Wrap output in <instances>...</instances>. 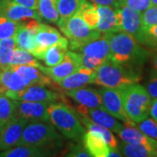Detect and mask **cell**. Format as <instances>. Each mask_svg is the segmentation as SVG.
<instances>
[{"instance_id":"30","label":"cell","mask_w":157,"mask_h":157,"mask_svg":"<svg viewBox=\"0 0 157 157\" xmlns=\"http://www.w3.org/2000/svg\"><path fill=\"white\" fill-rule=\"evenodd\" d=\"M78 14L82 17V19L90 28L96 30L99 24V20H100V16H99L98 8H97L96 4L89 3L86 0V2L83 4V6H81Z\"/></svg>"},{"instance_id":"12","label":"cell","mask_w":157,"mask_h":157,"mask_svg":"<svg viewBox=\"0 0 157 157\" xmlns=\"http://www.w3.org/2000/svg\"><path fill=\"white\" fill-rule=\"evenodd\" d=\"M75 111L80 116L86 117L93 122L109 129L116 134L123 127V125L118 121V119L113 117L103 108H90L78 105L75 107Z\"/></svg>"},{"instance_id":"21","label":"cell","mask_w":157,"mask_h":157,"mask_svg":"<svg viewBox=\"0 0 157 157\" xmlns=\"http://www.w3.org/2000/svg\"><path fill=\"white\" fill-rule=\"evenodd\" d=\"M100 20L96 30L101 33H107L120 31V21L118 9L111 6L97 5Z\"/></svg>"},{"instance_id":"1","label":"cell","mask_w":157,"mask_h":157,"mask_svg":"<svg viewBox=\"0 0 157 157\" xmlns=\"http://www.w3.org/2000/svg\"><path fill=\"white\" fill-rule=\"evenodd\" d=\"M110 45V59L129 67L143 65L150 52L130 34L122 31L104 33Z\"/></svg>"},{"instance_id":"33","label":"cell","mask_w":157,"mask_h":157,"mask_svg":"<svg viewBox=\"0 0 157 157\" xmlns=\"http://www.w3.org/2000/svg\"><path fill=\"white\" fill-rule=\"evenodd\" d=\"M17 47L14 37L0 39V69L10 65L11 55Z\"/></svg>"},{"instance_id":"22","label":"cell","mask_w":157,"mask_h":157,"mask_svg":"<svg viewBox=\"0 0 157 157\" xmlns=\"http://www.w3.org/2000/svg\"><path fill=\"white\" fill-rule=\"evenodd\" d=\"M117 134L121 138V140L124 142L132 143V144H140L151 147L153 149H155L157 147V140L151 139L146 135H144L135 126V124L134 125L126 124V126H123L122 128Z\"/></svg>"},{"instance_id":"39","label":"cell","mask_w":157,"mask_h":157,"mask_svg":"<svg viewBox=\"0 0 157 157\" xmlns=\"http://www.w3.org/2000/svg\"><path fill=\"white\" fill-rule=\"evenodd\" d=\"M141 20L143 26L157 25V6H151L141 12Z\"/></svg>"},{"instance_id":"29","label":"cell","mask_w":157,"mask_h":157,"mask_svg":"<svg viewBox=\"0 0 157 157\" xmlns=\"http://www.w3.org/2000/svg\"><path fill=\"white\" fill-rule=\"evenodd\" d=\"M79 115V114H78ZM80 121L81 123L83 124V126H85L87 130H93V131H96L97 133H99L100 135L103 136V138L105 139L107 144L109 147V149H115L118 148V142L115 136L113 135L111 130L106 128L102 126H100L98 124L93 122L92 121H90L89 119H87L86 117L84 116H80Z\"/></svg>"},{"instance_id":"49","label":"cell","mask_w":157,"mask_h":157,"mask_svg":"<svg viewBox=\"0 0 157 157\" xmlns=\"http://www.w3.org/2000/svg\"><path fill=\"white\" fill-rule=\"evenodd\" d=\"M154 156L157 157V147L155 149V151H154Z\"/></svg>"},{"instance_id":"35","label":"cell","mask_w":157,"mask_h":157,"mask_svg":"<svg viewBox=\"0 0 157 157\" xmlns=\"http://www.w3.org/2000/svg\"><path fill=\"white\" fill-rule=\"evenodd\" d=\"M141 45H146L149 48L157 47V25L143 26V34Z\"/></svg>"},{"instance_id":"27","label":"cell","mask_w":157,"mask_h":157,"mask_svg":"<svg viewBox=\"0 0 157 157\" xmlns=\"http://www.w3.org/2000/svg\"><path fill=\"white\" fill-rule=\"evenodd\" d=\"M41 20L57 24L59 14L57 8V0H39L38 9Z\"/></svg>"},{"instance_id":"43","label":"cell","mask_w":157,"mask_h":157,"mask_svg":"<svg viewBox=\"0 0 157 157\" xmlns=\"http://www.w3.org/2000/svg\"><path fill=\"white\" fill-rule=\"evenodd\" d=\"M11 1L13 2V3L18 4V5H21V6L34 9V10L38 9L39 0H11Z\"/></svg>"},{"instance_id":"4","label":"cell","mask_w":157,"mask_h":157,"mask_svg":"<svg viewBox=\"0 0 157 157\" xmlns=\"http://www.w3.org/2000/svg\"><path fill=\"white\" fill-rule=\"evenodd\" d=\"M121 92L124 111L133 123H139L148 117L152 99L145 86L136 83L121 87Z\"/></svg>"},{"instance_id":"44","label":"cell","mask_w":157,"mask_h":157,"mask_svg":"<svg viewBox=\"0 0 157 157\" xmlns=\"http://www.w3.org/2000/svg\"><path fill=\"white\" fill-rule=\"evenodd\" d=\"M149 115L152 119L157 121V98L152 99L150 108H149Z\"/></svg>"},{"instance_id":"15","label":"cell","mask_w":157,"mask_h":157,"mask_svg":"<svg viewBox=\"0 0 157 157\" xmlns=\"http://www.w3.org/2000/svg\"><path fill=\"white\" fill-rule=\"evenodd\" d=\"M67 39V38L63 37L56 28L41 23L35 36L37 49L33 53V56L39 59H41L44 52L47 48L57 45Z\"/></svg>"},{"instance_id":"2","label":"cell","mask_w":157,"mask_h":157,"mask_svg":"<svg viewBox=\"0 0 157 157\" xmlns=\"http://www.w3.org/2000/svg\"><path fill=\"white\" fill-rule=\"evenodd\" d=\"M141 75L137 69L121 65L108 59L96 70L94 84L108 88H121L139 83Z\"/></svg>"},{"instance_id":"28","label":"cell","mask_w":157,"mask_h":157,"mask_svg":"<svg viewBox=\"0 0 157 157\" xmlns=\"http://www.w3.org/2000/svg\"><path fill=\"white\" fill-rule=\"evenodd\" d=\"M118 149L122 156L127 157H153L155 151V149L144 145L127 143L124 141L118 144Z\"/></svg>"},{"instance_id":"37","label":"cell","mask_w":157,"mask_h":157,"mask_svg":"<svg viewBox=\"0 0 157 157\" xmlns=\"http://www.w3.org/2000/svg\"><path fill=\"white\" fill-rule=\"evenodd\" d=\"M79 57H80L81 67L87 68L90 70H94V71H96L104 62L107 60V59H102L94 58V57L86 56V55L81 54V53H79Z\"/></svg>"},{"instance_id":"50","label":"cell","mask_w":157,"mask_h":157,"mask_svg":"<svg viewBox=\"0 0 157 157\" xmlns=\"http://www.w3.org/2000/svg\"><path fill=\"white\" fill-rule=\"evenodd\" d=\"M1 128H2V125L0 124V130H1Z\"/></svg>"},{"instance_id":"5","label":"cell","mask_w":157,"mask_h":157,"mask_svg":"<svg viewBox=\"0 0 157 157\" xmlns=\"http://www.w3.org/2000/svg\"><path fill=\"white\" fill-rule=\"evenodd\" d=\"M11 66V73L8 81L7 92L20 91L34 85L50 86L52 88L59 90L56 82L43 73L39 68L25 65Z\"/></svg>"},{"instance_id":"18","label":"cell","mask_w":157,"mask_h":157,"mask_svg":"<svg viewBox=\"0 0 157 157\" xmlns=\"http://www.w3.org/2000/svg\"><path fill=\"white\" fill-rule=\"evenodd\" d=\"M66 95L76 101L78 105L90 108H103L102 100L98 90L91 87H79L66 92ZM104 109V108H103Z\"/></svg>"},{"instance_id":"13","label":"cell","mask_w":157,"mask_h":157,"mask_svg":"<svg viewBox=\"0 0 157 157\" xmlns=\"http://www.w3.org/2000/svg\"><path fill=\"white\" fill-rule=\"evenodd\" d=\"M28 122L27 120L16 116L3 125L0 130V150H6L17 146L23 130Z\"/></svg>"},{"instance_id":"40","label":"cell","mask_w":157,"mask_h":157,"mask_svg":"<svg viewBox=\"0 0 157 157\" xmlns=\"http://www.w3.org/2000/svg\"><path fill=\"white\" fill-rule=\"evenodd\" d=\"M67 156L69 157H92L89 152L86 150L84 145L82 144H74L70 147Z\"/></svg>"},{"instance_id":"7","label":"cell","mask_w":157,"mask_h":157,"mask_svg":"<svg viewBox=\"0 0 157 157\" xmlns=\"http://www.w3.org/2000/svg\"><path fill=\"white\" fill-rule=\"evenodd\" d=\"M61 136L50 122L29 121L23 130L18 145L46 147L59 143Z\"/></svg>"},{"instance_id":"10","label":"cell","mask_w":157,"mask_h":157,"mask_svg":"<svg viewBox=\"0 0 157 157\" xmlns=\"http://www.w3.org/2000/svg\"><path fill=\"white\" fill-rule=\"evenodd\" d=\"M120 21V31L132 35L140 45L142 41L143 25L141 20V12L126 6L118 8Z\"/></svg>"},{"instance_id":"36","label":"cell","mask_w":157,"mask_h":157,"mask_svg":"<svg viewBox=\"0 0 157 157\" xmlns=\"http://www.w3.org/2000/svg\"><path fill=\"white\" fill-rule=\"evenodd\" d=\"M135 126L149 138L157 140V121L152 118L147 117Z\"/></svg>"},{"instance_id":"9","label":"cell","mask_w":157,"mask_h":157,"mask_svg":"<svg viewBox=\"0 0 157 157\" xmlns=\"http://www.w3.org/2000/svg\"><path fill=\"white\" fill-rule=\"evenodd\" d=\"M98 92L101 96L104 110L118 120L122 121L125 124H135L128 118L124 111L121 88H108L101 86V88L98 89Z\"/></svg>"},{"instance_id":"17","label":"cell","mask_w":157,"mask_h":157,"mask_svg":"<svg viewBox=\"0 0 157 157\" xmlns=\"http://www.w3.org/2000/svg\"><path fill=\"white\" fill-rule=\"evenodd\" d=\"M96 71L87 68L79 67L75 72L65 78L57 80V86L60 91H70L83 87L88 84H94Z\"/></svg>"},{"instance_id":"23","label":"cell","mask_w":157,"mask_h":157,"mask_svg":"<svg viewBox=\"0 0 157 157\" xmlns=\"http://www.w3.org/2000/svg\"><path fill=\"white\" fill-rule=\"evenodd\" d=\"M83 143L92 157H107L109 147L103 136L96 131L87 130L83 135Z\"/></svg>"},{"instance_id":"38","label":"cell","mask_w":157,"mask_h":157,"mask_svg":"<svg viewBox=\"0 0 157 157\" xmlns=\"http://www.w3.org/2000/svg\"><path fill=\"white\" fill-rule=\"evenodd\" d=\"M121 6H126L134 10L143 12L154 6L151 0H121Z\"/></svg>"},{"instance_id":"14","label":"cell","mask_w":157,"mask_h":157,"mask_svg":"<svg viewBox=\"0 0 157 157\" xmlns=\"http://www.w3.org/2000/svg\"><path fill=\"white\" fill-rule=\"evenodd\" d=\"M41 22L37 19H29L21 22L14 36L17 47L31 52L33 55L37 49L35 36Z\"/></svg>"},{"instance_id":"31","label":"cell","mask_w":157,"mask_h":157,"mask_svg":"<svg viewBox=\"0 0 157 157\" xmlns=\"http://www.w3.org/2000/svg\"><path fill=\"white\" fill-rule=\"evenodd\" d=\"M86 0H57L59 17L67 18L78 14Z\"/></svg>"},{"instance_id":"34","label":"cell","mask_w":157,"mask_h":157,"mask_svg":"<svg viewBox=\"0 0 157 157\" xmlns=\"http://www.w3.org/2000/svg\"><path fill=\"white\" fill-rule=\"evenodd\" d=\"M21 22L13 21L0 14V39L14 37Z\"/></svg>"},{"instance_id":"20","label":"cell","mask_w":157,"mask_h":157,"mask_svg":"<svg viewBox=\"0 0 157 157\" xmlns=\"http://www.w3.org/2000/svg\"><path fill=\"white\" fill-rule=\"evenodd\" d=\"M0 14L17 22H24L29 19H37L42 21L37 10L18 5L11 1L6 4L4 7L0 8Z\"/></svg>"},{"instance_id":"47","label":"cell","mask_w":157,"mask_h":157,"mask_svg":"<svg viewBox=\"0 0 157 157\" xmlns=\"http://www.w3.org/2000/svg\"><path fill=\"white\" fill-rule=\"evenodd\" d=\"M9 2H11V0H0V8L4 7Z\"/></svg>"},{"instance_id":"46","label":"cell","mask_w":157,"mask_h":157,"mask_svg":"<svg viewBox=\"0 0 157 157\" xmlns=\"http://www.w3.org/2000/svg\"><path fill=\"white\" fill-rule=\"evenodd\" d=\"M122 155L120 152V150L118 148L115 149H109V152L107 154V157H121Z\"/></svg>"},{"instance_id":"3","label":"cell","mask_w":157,"mask_h":157,"mask_svg":"<svg viewBox=\"0 0 157 157\" xmlns=\"http://www.w3.org/2000/svg\"><path fill=\"white\" fill-rule=\"evenodd\" d=\"M48 112L51 123L67 139L77 140L86 132L73 107L57 101L49 104Z\"/></svg>"},{"instance_id":"42","label":"cell","mask_w":157,"mask_h":157,"mask_svg":"<svg viewBox=\"0 0 157 157\" xmlns=\"http://www.w3.org/2000/svg\"><path fill=\"white\" fill-rule=\"evenodd\" d=\"M90 1L99 6H111L115 9H118L121 6V0H90Z\"/></svg>"},{"instance_id":"19","label":"cell","mask_w":157,"mask_h":157,"mask_svg":"<svg viewBox=\"0 0 157 157\" xmlns=\"http://www.w3.org/2000/svg\"><path fill=\"white\" fill-rule=\"evenodd\" d=\"M73 52H79L86 56L99 58L102 59H110V45L104 33L99 38L92 39L85 43Z\"/></svg>"},{"instance_id":"48","label":"cell","mask_w":157,"mask_h":157,"mask_svg":"<svg viewBox=\"0 0 157 157\" xmlns=\"http://www.w3.org/2000/svg\"><path fill=\"white\" fill-rule=\"evenodd\" d=\"M154 6H157V0H151Z\"/></svg>"},{"instance_id":"8","label":"cell","mask_w":157,"mask_h":157,"mask_svg":"<svg viewBox=\"0 0 157 157\" xmlns=\"http://www.w3.org/2000/svg\"><path fill=\"white\" fill-rule=\"evenodd\" d=\"M6 94L14 101L45 102L48 104L64 100L63 96L60 95L59 94L46 88L44 86L39 85L30 86L16 92L9 91L6 93Z\"/></svg>"},{"instance_id":"45","label":"cell","mask_w":157,"mask_h":157,"mask_svg":"<svg viewBox=\"0 0 157 157\" xmlns=\"http://www.w3.org/2000/svg\"><path fill=\"white\" fill-rule=\"evenodd\" d=\"M152 66L153 71L157 72V47L154 48V52L152 53Z\"/></svg>"},{"instance_id":"6","label":"cell","mask_w":157,"mask_h":157,"mask_svg":"<svg viewBox=\"0 0 157 157\" xmlns=\"http://www.w3.org/2000/svg\"><path fill=\"white\" fill-rule=\"evenodd\" d=\"M57 25L62 33L67 38L68 46L72 51H75L78 46L102 35L99 31L90 28L78 14L67 18L59 17Z\"/></svg>"},{"instance_id":"41","label":"cell","mask_w":157,"mask_h":157,"mask_svg":"<svg viewBox=\"0 0 157 157\" xmlns=\"http://www.w3.org/2000/svg\"><path fill=\"white\" fill-rule=\"evenodd\" d=\"M146 90L151 99L157 98V72L153 71L149 79L146 84Z\"/></svg>"},{"instance_id":"11","label":"cell","mask_w":157,"mask_h":157,"mask_svg":"<svg viewBox=\"0 0 157 157\" xmlns=\"http://www.w3.org/2000/svg\"><path fill=\"white\" fill-rule=\"evenodd\" d=\"M81 67L79 53L76 52H68L66 53L63 60L54 67H44L42 66L40 70L49 76L53 81L59 80L61 78L70 75L77 69Z\"/></svg>"},{"instance_id":"16","label":"cell","mask_w":157,"mask_h":157,"mask_svg":"<svg viewBox=\"0 0 157 157\" xmlns=\"http://www.w3.org/2000/svg\"><path fill=\"white\" fill-rule=\"evenodd\" d=\"M17 103V116L27 120L28 121L50 122L48 112V103L34 101H19Z\"/></svg>"},{"instance_id":"24","label":"cell","mask_w":157,"mask_h":157,"mask_svg":"<svg viewBox=\"0 0 157 157\" xmlns=\"http://www.w3.org/2000/svg\"><path fill=\"white\" fill-rule=\"evenodd\" d=\"M51 155L52 152L48 147L33 145H18L0 153V156L2 157H44Z\"/></svg>"},{"instance_id":"32","label":"cell","mask_w":157,"mask_h":157,"mask_svg":"<svg viewBox=\"0 0 157 157\" xmlns=\"http://www.w3.org/2000/svg\"><path fill=\"white\" fill-rule=\"evenodd\" d=\"M10 65H25V66H33L35 67L40 69L42 65L39 63L36 57H34L31 52L27 51L20 49L18 47H16L11 55Z\"/></svg>"},{"instance_id":"25","label":"cell","mask_w":157,"mask_h":157,"mask_svg":"<svg viewBox=\"0 0 157 157\" xmlns=\"http://www.w3.org/2000/svg\"><path fill=\"white\" fill-rule=\"evenodd\" d=\"M68 39L52 45L44 52L40 60L45 62L46 67H54L63 60L68 50Z\"/></svg>"},{"instance_id":"26","label":"cell","mask_w":157,"mask_h":157,"mask_svg":"<svg viewBox=\"0 0 157 157\" xmlns=\"http://www.w3.org/2000/svg\"><path fill=\"white\" fill-rule=\"evenodd\" d=\"M17 116V103L0 92V124L3 126Z\"/></svg>"}]
</instances>
